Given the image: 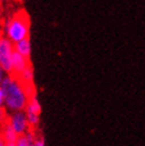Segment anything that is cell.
Listing matches in <instances>:
<instances>
[{"label": "cell", "instance_id": "cell-1", "mask_svg": "<svg viewBox=\"0 0 145 146\" xmlns=\"http://www.w3.org/2000/svg\"><path fill=\"white\" fill-rule=\"evenodd\" d=\"M0 84L5 93L6 109L11 112L24 111L29 102V96L26 95L24 84L19 81V78L13 74H9Z\"/></svg>", "mask_w": 145, "mask_h": 146}, {"label": "cell", "instance_id": "cell-2", "mask_svg": "<svg viewBox=\"0 0 145 146\" xmlns=\"http://www.w3.org/2000/svg\"><path fill=\"white\" fill-rule=\"evenodd\" d=\"M1 26V32L12 43H17L21 39L30 38V17L24 10H20L13 13L10 18L4 19Z\"/></svg>", "mask_w": 145, "mask_h": 146}, {"label": "cell", "instance_id": "cell-3", "mask_svg": "<svg viewBox=\"0 0 145 146\" xmlns=\"http://www.w3.org/2000/svg\"><path fill=\"white\" fill-rule=\"evenodd\" d=\"M14 52V43L0 32V65L7 74H12V56Z\"/></svg>", "mask_w": 145, "mask_h": 146}, {"label": "cell", "instance_id": "cell-4", "mask_svg": "<svg viewBox=\"0 0 145 146\" xmlns=\"http://www.w3.org/2000/svg\"><path fill=\"white\" fill-rule=\"evenodd\" d=\"M24 111L26 113V118L29 121L30 129H36L39 123V116H41V112H42V106H41V102H39L37 95L29 99V102H27Z\"/></svg>", "mask_w": 145, "mask_h": 146}, {"label": "cell", "instance_id": "cell-5", "mask_svg": "<svg viewBox=\"0 0 145 146\" xmlns=\"http://www.w3.org/2000/svg\"><path fill=\"white\" fill-rule=\"evenodd\" d=\"M9 122H10V125L12 126V128L16 131V133L18 135L25 134L27 131L30 129L25 111L13 112L11 115H9Z\"/></svg>", "mask_w": 145, "mask_h": 146}, {"label": "cell", "instance_id": "cell-6", "mask_svg": "<svg viewBox=\"0 0 145 146\" xmlns=\"http://www.w3.org/2000/svg\"><path fill=\"white\" fill-rule=\"evenodd\" d=\"M30 64H31L30 58L24 57L23 55L18 54L17 51L13 52V56H12V74L13 75H16V76L19 75Z\"/></svg>", "mask_w": 145, "mask_h": 146}, {"label": "cell", "instance_id": "cell-7", "mask_svg": "<svg viewBox=\"0 0 145 146\" xmlns=\"http://www.w3.org/2000/svg\"><path fill=\"white\" fill-rule=\"evenodd\" d=\"M0 134H1V137L5 139V141L7 144H11V143H16L17 139H18V134L16 133V131H14L12 128V126L10 125L9 120H7V122H5L4 125L0 127Z\"/></svg>", "mask_w": 145, "mask_h": 146}, {"label": "cell", "instance_id": "cell-8", "mask_svg": "<svg viewBox=\"0 0 145 146\" xmlns=\"http://www.w3.org/2000/svg\"><path fill=\"white\" fill-rule=\"evenodd\" d=\"M14 51H17L18 54L23 55L24 57L30 58L31 52H32V45H31L30 38H25V39H21L17 43H14Z\"/></svg>", "mask_w": 145, "mask_h": 146}, {"label": "cell", "instance_id": "cell-9", "mask_svg": "<svg viewBox=\"0 0 145 146\" xmlns=\"http://www.w3.org/2000/svg\"><path fill=\"white\" fill-rule=\"evenodd\" d=\"M17 77L19 78V81L23 83V84L33 83V78H35V70H33V67L30 64L27 68H25L23 71H21L19 75H17Z\"/></svg>", "mask_w": 145, "mask_h": 146}, {"label": "cell", "instance_id": "cell-10", "mask_svg": "<svg viewBox=\"0 0 145 146\" xmlns=\"http://www.w3.org/2000/svg\"><path fill=\"white\" fill-rule=\"evenodd\" d=\"M9 120V114H7V109L5 106H0V127H1L5 122Z\"/></svg>", "mask_w": 145, "mask_h": 146}, {"label": "cell", "instance_id": "cell-11", "mask_svg": "<svg viewBox=\"0 0 145 146\" xmlns=\"http://www.w3.org/2000/svg\"><path fill=\"white\" fill-rule=\"evenodd\" d=\"M31 146H45V144H44V139H43V137H36V139L32 141Z\"/></svg>", "mask_w": 145, "mask_h": 146}, {"label": "cell", "instance_id": "cell-12", "mask_svg": "<svg viewBox=\"0 0 145 146\" xmlns=\"http://www.w3.org/2000/svg\"><path fill=\"white\" fill-rule=\"evenodd\" d=\"M0 106H5V93L1 84H0Z\"/></svg>", "mask_w": 145, "mask_h": 146}, {"label": "cell", "instance_id": "cell-13", "mask_svg": "<svg viewBox=\"0 0 145 146\" xmlns=\"http://www.w3.org/2000/svg\"><path fill=\"white\" fill-rule=\"evenodd\" d=\"M6 75H9V74H7V72L5 71V69L1 67V65H0V83L3 82V80L6 77Z\"/></svg>", "mask_w": 145, "mask_h": 146}, {"label": "cell", "instance_id": "cell-14", "mask_svg": "<svg viewBox=\"0 0 145 146\" xmlns=\"http://www.w3.org/2000/svg\"><path fill=\"white\" fill-rule=\"evenodd\" d=\"M4 20V7H3V3H0V25H1Z\"/></svg>", "mask_w": 145, "mask_h": 146}, {"label": "cell", "instance_id": "cell-15", "mask_svg": "<svg viewBox=\"0 0 145 146\" xmlns=\"http://www.w3.org/2000/svg\"><path fill=\"white\" fill-rule=\"evenodd\" d=\"M0 146H7V143L5 141V139L1 137V134H0Z\"/></svg>", "mask_w": 145, "mask_h": 146}, {"label": "cell", "instance_id": "cell-16", "mask_svg": "<svg viewBox=\"0 0 145 146\" xmlns=\"http://www.w3.org/2000/svg\"><path fill=\"white\" fill-rule=\"evenodd\" d=\"M7 146H16V143H11V144H7Z\"/></svg>", "mask_w": 145, "mask_h": 146}, {"label": "cell", "instance_id": "cell-17", "mask_svg": "<svg viewBox=\"0 0 145 146\" xmlns=\"http://www.w3.org/2000/svg\"><path fill=\"white\" fill-rule=\"evenodd\" d=\"M4 1H6V0H0V3H4Z\"/></svg>", "mask_w": 145, "mask_h": 146}]
</instances>
